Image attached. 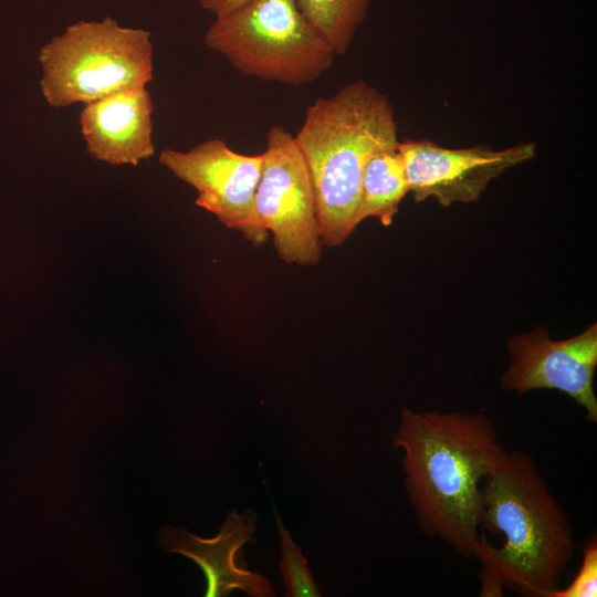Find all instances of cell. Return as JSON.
Returning a JSON list of instances; mask_svg holds the SVG:
<instances>
[{"label": "cell", "mask_w": 597, "mask_h": 597, "mask_svg": "<svg viewBox=\"0 0 597 597\" xmlns=\"http://www.w3.org/2000/svg\"><path fill=\"white\" fill-rule=\"evenodd\" d=\"M255 521L256 513L252 509L240 514L230 512L212 538L165 526L159 531V544L168 553L184 555L200 566L207 579V597L229 596L235 589L252 597L276 596L269 578L237 563L238 552L245 543L252 542Z\"/></svg>", "instance_id": "30bf717a"}, {"label": "cell", "mask_w": 597, "mask_h": 597, "mask_svg": "<svg viewBox=\"0 0 597 597\" xmlns=\"http://www.w3.org/2000/svg\"><path fill=\"white\" fill-rule=\"evenodd\" d=\"M41 90L53 107L88 104L153 78L150 32L113 18L77 21L40 49Z\"/></svg>", "instance_id": "277c9868"}, {"label": "cell", "mask_w": 597, "mask_h": 597, "mask_svg": "<svg viewBox=\"0 0 597 597\" xmlns=\"http://www.w3.org/2000/svg\"><path fill=\"white\" fill-rule=\"evenodd\" d=\"M510 364L501 376L504 391L517 397L535 389L568 395L585 409V419L597 422L594 374L597 366V324L567 339L554 341L543 325L507 342Z\"/></svg>", "instance_id": "9c48e42d"}, {"label": "cell", "mask_w": 597, "mask_h": 597, "mask_svg": "<svg viewBox=\"0 0 597 597\" xmlns=\"http://www.w3.org/2000/svg\"><path fill=\"white\" fill-rule=\"evenodd\" d=\"M153 113L146 87L118 91L85 104L80 124L86 151L111 165H138L155 153Z\"/></svg>", "instance_id": "8fae6325"}, {"label": "cell", "mask_w": 597, "mask_h": 597, "mask_svg": "<svg viewBox=\"0 0 597 597\" xmlns=\"http://www.w3.org/2000/svg\"><path fill=\"white\" fill-rule=\"evenodd\" d=\"M371 0H295L308 23L343 55L364 23Z\"/></svg>", "instance_id": "4fadbf2b"}, {"label": "cell", "mask_w": 597, "mask_h": 597, "mask_svg": "<svg viewBox=\"0 0 597 597\" xmlns=\"http://www.w3.org/2000/svg\"><path fill=\"white\" fill-rule=\"evenodd\" d=\"M401 449L405 489L422 533L462 557L481 547V481L504 460L495 426L481 412L401 409L392 434Z\"/></svg>", "instance_id": "6da1fadb"}, {"label": "cell", "mask_w": 597, "mask_h": 597, "mask_svg": "<svg viewBox=\"0 0 597 597\" xmlns=\"http://www.w3.org/2000/svg\"><path fill=\"white\" fill-rule=\"evenodd\" d=\"M398 145L377 151L367 161L355 214L356 227L367 218H377L383 226H390L401 200L409 192Z\"/></svg>", "instance_id": "7c38bea8"}, {"label": "cell", "mask_w": 597, "mask_h": 597, "mask_svg": "<svg viewBox=\"0 0 597 597\" xmlns=\"http://www.w3.org/2000/svg\"><path fill=\"white\" fill-rule=\"evenodd\" d=\"M482 523L504 535L500 548L484 535L475 556L483 564L481 596L509 588L525 597H552L576 545L566 511L549 491L533 458L506 452L482 485Z\"/></svg>", "instance_id": "7a4b0ae2"}, {"label": "cell", "mask_w": 597, "mask_h": 597, "mask_svg": "<svg viewBox=\"0 0 597 597\" xmlns=\"http://www.w3.org/2000/svg\"><path fill=\"white\" fill-rule=\"evenodd\" d=\"M397 132L388 97L363 80L307 107L294 139L312 180L323 245L339 247L356 229L365 166L399 143Z\"/></svg>", "instance_id": "3957f363"}, {"label": "cell", "mask_w": 597, "mask_h": 597, "mask_svg": "<svg viewBox=\"0 0 597 597\" xmlns=\"http://www.w3.org/2000/svg\"><path fill=\"white\" fill-rule=\"evenodd\" d=\"M200 6L216 17L226 14L238 8L247 0H198Z\"/></svg>", "instance_id": "2e32d148"}, {"label": "cell", "mask_w": 597, "mask_h": 597, "mask_svg": "<svg viewBox=\"0 0 597 597\" xmlns=\"http://www.w3.org/2000/svg\"><path fill=\"white\" fill-rule=\"evenodd\" d=\"M262 156L255 193L259 220L272 233L281 260L315 265L322 256L321 229L312 180L294 136L282 126H272Z\"/></svg>", "instance_id": "8992f818"}, {"label": "cell", "mask_w": 597, "mask_h": 597, "mask_svg": "<svg viewBox=\"0 0 597 597\" xmlns=\"http://www.w3.org/2000/svg\"><path fill=\"white\" fill-rule=\"evenodd\" d=\"M580 549L583 557L576 576L566 588L556 589L552 597L597 596V537L595 533Z\"/></svg>", "instance_id": "9a60e30c"}, {"label": "cell", "mask_w": 597, "mask_h": 597, "mask_svg": "<svg viewBox=\"0 0 597 597\" xmlns=\"http://www.w3.org/2000/svg\"><path fill=\"white\" fill-rule=\"evenodd\" d=\"M275 517L281 547L280 569L286 588V596H322L300 546L294 543L291 533L283 525L280 516L276 515Z\"/></svg>", "instance_id": "5bb4252c"}, {"label": "cell", "mask_w": 597, "mask_h": 597, "mask_svg": "<svg viewBox=\"0 0 597 597\" xmlns=\"http://www.w3.org/2000/svg\"><path fill=\"white\" fill-rule=\"evenodd\" d=\"M203 41L244 75L286 85L315 81L336 56L295 0H247L216 17Z\"/></svg>", "instance_id": "5b68a950"}, {"label": "cell", "mask_w": 597, "mask_h": 597, "mask_svg": "<svg viewBox=\"0 0 597 597\" xmlns=\"http://www.w3.org/2000/svg\"><path fill=\"white\" fill-rule=\"evenodd\" d=\"M159 163L198 191L197 206L237 230L254 247L268 241L255 209L263 156L232 150L222 139H207L188 151L165 148Z\"/></svg>", "instance_id": "52a82bcc"}, {"label": "cell", "mask_w": 597, "mask_h": 597, "mask_svg": "<svg viewBox=\"0 0 597 597\" xmlns=\"http://www.w3.org/2000/svg\"><path fill=\"white\" fill-rule=\"evenodd\" d=\"M409 192L415 202L433 198L440 206L480 199L489 184L509 169L534 158V143L495 150L479 144L446 148L429 140L399 142Z\"/></svg>", "instance_id": "ba28073f"}]
</instances>
